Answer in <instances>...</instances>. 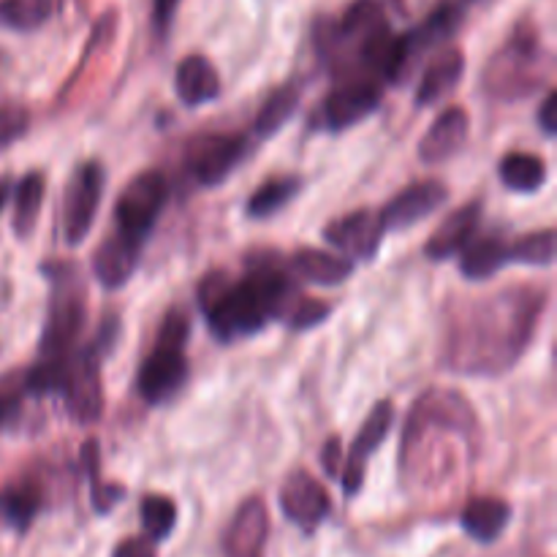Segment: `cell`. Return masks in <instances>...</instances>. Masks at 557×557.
Masks as SVG:
<instances>
[{
	"mask_svg": "<svg viewBox=\"0 0 557 557\" xmlns=\"http://www.w3.org/2000/svg\"><path fill=\"white\" fill-rule=\"evenodd\" d=\"M544 308V288L511 286L457 310L446 326V370L479 379L504 375L531 346Z\"/></svg>",
	"mask_w": 557,
	"mask_h": 557,
	"instance_id": "6da1fadb",
	"label": "cell"
},
{
	"mask_svg": "<svg viewBox=\"0 0 557 557\" xmlns=\"http://www.w3.org/2000/svg\"><path fill=\"white\" fill-rule=\"evenodd\" d=\"M297 299L299 292L277 253L250 256L243 281L232 283L226 272H210L199 286L207 326L223 343L256 335L270 319H286Z\"/></svg>",
	"mask_w": 557,
	"mask_h": 557,
	"instance_id": "7a4b0ae2",
	"label": "cell"
},
{
	"mask_svg": "<svg viewBox=\"0 0 557 557\" xmlns=\"http://www.w3.org/2000/svg\"><path fill=\"white\" fill-rule=\"evenodd\" d=\"M190 335V319L180 308L169 310L158 330L156 346L141 362L136 375V389L141 400L150 406H163L172 400L188 381V357H185V343Z\"/></svg>",
	"mask_w": 557,
	"mask_h": 557,
	"instance_id": "3957f363",
	"label": "cell"
},
{
	"mask_svg": "<svg viewBox=\"0 0 557 557\" xmlns=\"http://www.w3.org/2000/svg\"><path fill=\"white\" fill-rule=\"evenodd\" d=\"M549 60L536 33L517 30L484 69L482 85L498 101L528 98L547 82Z\"/></svg>",
	"mask_w": 557,
	"mask_h": 557,
	"instance_id": "277c9868",
	"label": "cell"
},
{
	"mask_svg": "<svg viewBox=\"0 0 557 557\" xmlns=\"http://www.w3.org/2000/svg\"><path fill=\"white\" fill-rule=\"evenodd\" d=\"M52 275V299H49L47 321H44L41 351L44 362H63L74 354L76 341L87 321V294L82 275L69 264L47 270Z\"/></svg>",
	"mask_w": 557,
	"mask_h": 557,
	"instance_id": "5b68a950",
	"label": "cell"
},
{
	"mask_svg": "<svg viewBox=\"0 0 557 557\" xmlns=\"http://www.w3.org/2000/svg\"><path fill=\"white\" fill-rule=\"evenodd\" d=\"M169 201V185L161 172H139L134 180H128L114 201V223L117 234L145 245L150 237L152 226L161 218L163 207Z\"/></svg>",
	"mask_w": 557,
	"mask_h": 557,
	"instance_id": "8992f818",
	"label": "cell"
},
{
	"mask_svg": "<svg viewBox=\"0 0 557 557\" xmlns=\"http://www.w3.org/2000/svg\"><path fill=\"white\" fill-rule=\"evenodd\" d=\"M58 395L63 397L71 422L96 424L103 417L101 359L92 357L87 348L71 354L63 364Z\"/></svg>",
	"mask_w": 557,
	"mask_h": 557,
	"instance_id": "52a82bcc",
	"label": "cell"
},
{
	"mask_svg": "<svg viewBox=\"0 0 557 557\" xmlns=\"http://www.w3.org/2000/svg\"><path fill=\"white\" fill-rule=\"evenodd\" d=\"M248 136L239 134H207L199 136L185 150V169L205 188L226 183L234 169L248 156Z\"/></svg>",
	"mask_w": 557,
	"mask_h": 557,
	"instance_id": "ba28073f",
	"label": "cell"
},
{
	"mask_svg": "<svg viewBox=\"0 0 557 557\" xmlns=\"http://www.w3.org/2000/svg\"><path fill=\"white\" fill-rule=\"evenodd\" d=\"M103 196V169L96 161H85L71 172L63 196V237L69 245L85 243L96 223Z\"/></svg>",
	"mask_w": 557,
	"mask_h": 557,
	"instance_id": "9c48e42d",
	"label": "cell"
},
{
	"mask_svg": "<svg viewBox=\"0 0 557 557\" xmlns=\"http://www.w3.org/2000/svg\"><path fill=\"white\" fill-rule=\"evenodd\" d=\"M381 98H384L381 85L375 79H370V76L343 82V85H337L335 90L324 98L319 114H315V125H319L321 131H332V134L348 131L351 125L362 123L370 114L379 112Z\"/></svg>",
	"mask_w": 557,
	"mask_h": 557,
	"instance_id": "30bf717a",
	"label": "cell"
},
{
	"mask_svg": "<svg viewBox=\"0 0 557 557\" xmlns=\"http://www.w3.org/2000/svg\"><path fill=\"white\" fill-rule=\"evenodd\" d=\"M392 422H395V403L379 400L373 406V411L368 413L362 428H359L357 438H354L351 444V451H348V457L343 460L341 479H337V482L343 484V493H346L348 498H354V495L362 490L370 457H373L375 449L386 441V435H389L392 430Z\"/></svg>",
	"mask_w": 557,
	"mask_h": 557,
	"instance_id": "8fae6325",
	"label": "cell"
},
{
	"mask_svg": "<svg viewBox=\"0 0 557 557\" xmlns=\"http://www.w3.org/2000/svg\"><path fill=\"white\" fill-rule=\"evenodd\" d=\"M446 199H449V188L441 180H422V183L408 185L395 199L386 201L384 210L379 212L384 234L417 226L424 218L438 212L446 205Z\"/></svg>",
	"mask_w": 557,
	"mask_h": 557,
	"instance_id": "7c38bea8",
	"label": "cell"
},
{
	"mask_svg": "<svg viewBox=\"0 0 557 557\" xmlns=\"http://www.w3.org/2000/svg\"><path fill=\"white\" fill-rule=\"evenodd\" d=\"M281 511L302 531H315L332 511L330 493L305 468L292 471L281 487Z\"/></svg>",
	"mask_w": 557,
	"mask_h": 557,
	"instance_id": "4fadbf2b",
	"label": "cell"
},
{
	"mask_svg": "<svg viewBox=\"0 0 557 557\" xmlns=\"http://www.w3.org/2000/svg\"><path fill=\"white\" fill-rule=\"evenodd\" d=\"M324 239L332 248L341 250L348 261H373L384 243V226H381L379 212L357 210L346 218L326 223Z\"/></svg>",
	"mask_w": 557,
	"mask_h": 557,
	"instance_id": "5bb4252c",
	"label": "cell"
},
{
	"mask_svg": "<svg viewBox=\"0 0 557 557\" xmlns=\"http://www.w3.org/2000/svg\"><path fill=\"white\" fill-rule=\"evenodd\" d=\"M462 25V9L455 3H444L433 11L424 22H419L413 30L400 33V74L403 79H408V74L413 71V65L424 58L428 52H433L435 47L449 41L457 33V27Z\"/></svg>",
	"mask_w": 557,
	"mask_h": 557,
	"instance_id": "9a60e30c",
	"label": "cell"
},
{
	"mask_svg": "<svg viewBox=\"0 0 557 557\" xmlns=\"http://www.w3.org/2000/svg\"><path fill=\"white\" fill-rule=\"evenodd\" d=\"M468 131H471V120H468L466 109H444L428 128V134L419 139V158L430 163V166L449 161V158H455L466 147Z\"/></svg>",
	"mask_w": 557,
	"mask_h": 557,
	"instance_id": "2e32d148",
	"label": "cell"
},
{
	"mask_svg": "<svg viewBox=\"0 0 557 557\" xmlns=\"http://www.w3.org/2000/svg\"><path fill=\"white\" fill-rule=\"evenodd\" d=\"M270 533V511L256 495L239 504L226 531V557H259Z\"/></svg>",
	"mask_w": 557,
	"mask_h": 557,
	"instance_id": "e0dca14e",
	"label": "cell"
},
{
	"mask_svg": "<svg viewBox=\"0 0 557 557\" xmlns=\"http://www.w3.org/2000/svg\"><path fill=\"white\" fill-rule=\"evenodd\" d=\"M482 201H468V205L457 207L444 223L433 232V237L424 245V256L433 261H446L455 253H462L468 243L476 237V228L482 223Z\"/></svg>",
	"mask_w": 557,
	"mask_h": 557,
	"instance_id": "ac0fdd59",
	"label": "cell"
},
{
	"mask_svg": "<svg viewBox=\"0 0 557 557\" xmlns=\"http://www.w3.org/2000/svg\"><path fill=\"white\" fill-rule=\"evenodd\" d=\"M139 243L114 232L107 243H101L96 256H92V275H96V281L107 292H117V288H123L131 281V275L139 267Z\"/></svg>",
	"mask_w": 557,
	"mask_h": 557,
	"instance_id": "d6986e66",
	"label": "cell"
},
{
	"mask_svg": "<svg viewBox=\"0 0 557 557\" xmlns=\"http://www.w3.org/2000/svg\"><path fill=\"white\" fill-rule=\"evenodd\" d=\"M174 90L185 107L196 109L221 96V76L205 54H188L174 71Z\"/></svg>",
	"mask_w": 557,
	"mask_h": 557,
	"instance_id": "ffe728a7",
	"label": "cell"
},
{
	"mask_svg": "<svg viewBox=\"0 0 557 557\" xmlns=\"http://www.w3.org/2000/svg\"><path fill=\"white\" fill-rule=\"evenodd\" d=\"M462 74H466V54H462V49H444V52L435 54V58L430 60L428 69H424L422 82H419L417 87V96H413V103H417L419 109L433 107V103H438L441 98L449 96V92L460 85Z\"/></svg>",
	"mask_w": 557,
	"mask_h": 557,
	"instance_id": "44dd1931",
	"label": "cell"
},
{
	"mask_svg": "<svg viewBox=\"0 0 557 557\" xmlns=\"http://www.w3.org/2000/svg\"><path fill=\"white\" fill-rule=\"evenodd\" d=\"M288 270L315 286H341L354 275V261L319 248H299L288 259Z\"/></svg>",
	"mask_w": 557,
	"mask_h": 557,
	"instance_id": "7402d4cb",
	"label": "cell"
},
{
	"mask_svg": "<svg viewBox=\"0 0 557 557\" xmlns=\"http://www.w3.org/2000/svg\"><path fill=\"white\" fill-rule=\"evenodd\" d=\"M511 522V506L500 498H473L468 500L460 515L462 531L476 542L490 544L504 536Z\"/></svg>",
	"mask_w": 557,
	"mask_h": 557,
	"instance_id": "603a6c76",
	"label": "cell"
},
{
	"mask_svg": "<svg viewBox=\"0 0 557 557\" xmlns=\"http://www.w3.org/2000/svg\"><path fill=\"white\" fill-rule=\"evenodd\" d=\"M511 264V245L500 237L471 239L462 248L460 272L468 281H487Z\"/></svg>",
	"mask_w": 557,
	"mask_h": 557,
	"instance_id": "cb8c5ba5",
	"label": "cell"
},
{
	"mask_svg": "<svg viewBox=\"0 0 557 557\" xmlns=\"http://www.w3.org/2000/svg\"><path fill=\"white\" fill-rule=\"evenodd\" d=\"M498 177L515 194H536V190H542L547 185L549 169L542 156L515 150L509 156H504V161L498 166Z\"/></svg>",
	"mask_w": 557,
	"mask_h": 557,
	"instance_id": "d4e9b609",
	"label": "cell"
},
{
	"mask_svg": "<svg viewBox=\"0 0 557 557\" xmlns=\"http://www.w3.org/2000/svg\"><path fill=\"white\" fill-rule=\"evenodd\" d=\"M299 101H302V87H299L297 82H288V85L277 87V90L267 98L264 107L259 109V114H256V139H270V136H275L277 131L294 117V112L299 109Z\"/></svg>",
	"mask_w": 557,
	"mask_h": 557,
	"instance_id": "484cf974",
	"label": "cell"
},
{
	"mask_svg": "<svg viewBox=\"0 0 557 557\" xmlns=\"http://www.w3.org/2000/svg\"><path fill=\"white\" fill-rule=\"evenodd\" d=\"M44 194H47V177L41 172H27L25 177L16 183L14 188V226L16 237H30V232L36 228L38 215H41L44 207Z\"/></svg>",
	"mask_w": 557,
	"mask_h": 557,
	"instance_id": "4316f807",
	"label": "cell"
},
{
	"mask_svg": "<svg viewBox=\"0 0 557 557\" xmlns=\"http://www.w3.org/2000/svg\"><path fill=\"white\" fill-rule=\"evenodd\" d=\"M299 185L302 183H299L297 177H292V174H288V177L267 180V183H261L259 188L250 194L248 205H245V215L256 218V221L275 215L277 210H283V207L299 194Z\"/></svg>",
	"mask_w": 557,
	"mask_h": 557,
	"instance_id": "83f0119b",
	"label": "cell"
},
{
	"mask_svg": "<svg viewBox=\"0 0 557 557\" xmlns=\"http://www.w3.org/2000/svg\"><path fill=\"white\" fill-rule=\"evenodd\" d=\"M54 14V0H0V25L16 33H30L47 25Z\"/></svg>",
	"mask_w": 557,
	"mask_h": 557,
	"instance_id": "f1b7e54d",
	"label": "cell"
},
{
	"mask_svg": "<svg viewBox=\"0 0 557 557\" xmlns=\"http://www.w3.org/2000/svg\"><path fill=\"white\" fill-rule=\"evenodd\" d=\"M139 517L141 528H145V539L156 544L172 536L174 525H177V506H174L172 498H163V495H145L139 504Z\"/></svg>",
	"mask_w": 557,
	"mask_h": 557,
	"instance_id": "f546056e",
	"label": "cell"
},
{
	"mask_svg": "<svg viewBox=\"0 0 557 557\" xmlns=\"http://www.w3.org/2000/svg\"><path fill=\"white\" fill-rule=\"evenodd\" d=\"M38 509H41V495L33 484H16L0 495V511L16 531H27V525L36 520Z\"/></svg>",
	"mask_w": 557,
	"mask_h": 557,
	"instance_id": "4dcf8cb0",
	"label": "cell"
},
{
	"mask_svg": "<svg viewBox=\"0 0 557 557\" xmlns=\"http://www.w3.org/2000/svg\"><path fill=\"white\" fill-rule=\"evenodd\" d=\"M511 245V264L549 267L555 261V228H542Z\"/></svg>",
	"mask_w": 557,
	"mask_h": 557,
	"instance_id": "1f68e13d",
	"label": "cell"
},
{
	"mask_svg": "<svg viewBox=\"0 0 557 557\" xmlns=\"http://www.w3.org/2000/svg\"><path fill=\"white\" fill-rule=\"evenodd\" d=\"M82 455H85L87 476H90V484H92V509H96L98 515H109V511H112V506L117 504V500L125 495V490L114 487V484H103L101 482V473H98V446H96V441H87L85 449H82Z\"/></svg>",
	"mask_w": 557,
	"mask_h": 557,
	"instance_id": "d6a6232c",
	"label": "cell"
},
{
	"mask_svg": "<svg viewBox=\"0 0 557 557\" xmlns=\"http://www.w3.org/2000/svg\"><path fill=\"white\" fill-rule=\"evenodd\" d=\"M332 315V305L330 302H321V299H308V297H299L297 302L292 305V310L286 313V324L288 330H313V326H321L326 319Z\"/></svg>",
	"mask_w": 557,
	"mask_h": 557,
	"instance_id": "836d02e7",
	"label": "cell"
},
{
	"mask_svg": "<svg viewBox=\"0 0 557 557\" xmlns=\"http://www.w3.org/2000/svg\"><path fill=\"white\" fill-rule=\"evenodd\" d=\"M27 397L30 395H27L25 370L0 375V424L9 422V419L20 411L22 403H25Z\"/></svg>",
	"mask_w": 557,
	"mask_h": 557,
	"instance_id": "e575fe53",
	"label": "cell"
},
{
	"mask_svg": "<svg viewBox=\"0 0 557 557\" xmlns=\"http://www.w3.org/2000/svg\"><path fill=\"white\" fill-rule=\"evenodd\" d=\"M27 128H30V112L25 107H16V103L0 107V150L20 141Z\"/></svg>",
	"mask_w": 557,
	"mask_h": 557,
	"instance_id": "d590c367",
	"label": "cell"
},
{
	"mask_svg": "<svg viewBox=\"0 0 557 557\" xmlns=\"http://www.w3.org/2000/svg\"><path fill=\"white\" fill-rule=\"evenodd\" d=\"M321 468L330 479H341L343 471V444L341 438H330L321 449Z\"/></svg>",
	"mask_w": 557,
	"mask_h": 557,
	"instance_id": "8d00e7d4",
	"label": "cell"
},
{
	"mask_svg": "<svg viewBox=\"0 0 557 557\" xmlns=\"http://www.w3.org/2000/svg\"><path fill=\"white\" fill-rule=\"evenodd\" d=\"M112 557H158V555L150 539L136 536V539H125V542H120L117 547H114Z\"/></svg>",
	"mask_w": 557,
	"mask_h": 557,
	"instance_id": "74e56055",
	"label": "cell"
},
{
	"mask_svg": "<svg viewBox=\"0 0 557 557\" xmlns=\"http://www.w3.org/2000/svg\"><path fill=\"white\" fill-rule=\"evenodd\" d=\"M539 125H542L544 136L557 134V92H547V98L539 107Z\"/></svg>",
	"mask_w": 557,
	"mask_h": 557,
	"instance_id": "f35d334b",
	"label": "cell"
},
{
	"mask_svg": "<svg viewBox=\"0 0 557 557\" xmlns=\"http://www.w3.org/2000/svg\"><path fill=\"white\" fill-rule=\"evenodd\" d=\"M180 0H152V25L158 33H166L172 25L174 14H177Z\"/></svg>",
	"mask_w": 557,
	"mask_h": 557,
	"instance_id": "ab89813d",
	"label": "cell"
},
{
	"mask_svg": "<svg viewBox=\"0 0 557 557\" xmlns=\"http://www.w3.org/2000/svg\"><path fill=\"white\" fill-rule=\"evenodd\" d=\"M3 205H5V194H3V188H0V210H3Z\"/></svg>",
	"mask_w": 557,
	"mask_h": 557,
	"instance_id": "60d3db41",
	"label": "cell"
}]
</instances>
